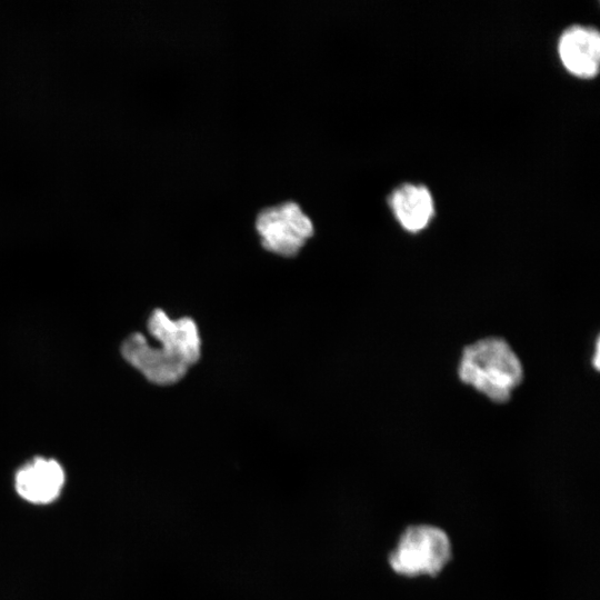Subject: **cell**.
Instances as JSON below:
<instances>
[{
  "label": "cell",
  "mask_w": 600,
  "mask_h": 600,
  "mask_svg": "<svg viewBox=\"0 0 600 600\" xmlns=\"http://www.w3.org/2000/svg\"><path fill=\"white\" fill-rule=\"evenodd\" d=\"M594 354H593V367L598 370L599 369V340L596 341V348H594Z\"/></svg>",
  "instance_id": "obj_8"
},
{
  "label": "cell",
  "mask_w": 600,
  "mask_h": 600,
  "mask_svg": "<svg viewBox=\"0 0 600 600\" xmlns=\"http://www.w3.org/2000/svg\"><path fill=\"white\" fill-rule=\"evenodd\" d=\"M262 246L277 254L292 257L313 233L311 219L294 201L262 209L256 219Z\"/></svg>",
  "instance_id": "obj_4"
},
{
  "label": "cell",
  "mask_w": 600,
  "mask_h": 600,
  "mask_svg": "<svg viewBox=\"0 0 600 600\" xmlns=\"http://www.w3.org/2000/svg\"><path fill=\"white\" fill-rule=\"evenodd\" d=\"M148 331L159 346H151L142 333L134 332L122 342V357L152 383L180 381L201 356L196 322L188 317L171 319L156 309L148 319Z\"/></svg>",
  "instance_id": "obj_1"
},
{
  "label": "cell",
  "mask_w": 600,
  "mask_h": 600,
  "mask_svg": "<svg viewBox=\"0 0 600 600\" xmlns=\"http://www.w3.org/2000/svg\"><path fill=\"white\" fill-rule=\"evenodd\" d=\"M459 379L489 400L507 402L521 383L520 359L502 338L490 337L467 346L459 360Z\"/></svg>",
  "instance_id": "obj_2"
},
{
  "label": "cell",
  "mask_w": 600,
  "mask_h": 600,
  "mask_svg": "<svg viewBox=\"0 0 600 600\" xmlns=\"http://www.w3.org/2000/svg\"><path fill=\"white\" fill-rule=\"evenodd\" d=\"M388 204L400 227L411 233L427 229L436 214L432 192L422 183H400L389 193Z\"/></svg>",
  "instance_id": "obj_6"
},
{
  "label": "cell",
  "mask_w": 600,
  "mask_h": 600,
  "mask_svg": "<svg viewBox=\"0 0 600 600\" xmlns=\"http://www.w3.org/2000/svg\"><path fill=\"white\" fill-rule=\"evenodd\" d=\"M557 51L563 68L579 79L594 78L600 68V32L590 24L573 23L560 33Z\"/></svg>",
  "instance_id": "obj_5"
},
{
  "label": "cell",
  "mask_w": 600,
  "mask_h": 600,
  "mask_svg": "<svg viewBox=\"0 0 600 600\" xmlns=\"http://www.w3.org/2000/svg\"><path fill=\"white\" fill-rule=\"evenodd\" d=\"M451 559L447 533L430 524L408 527L389 554V564L398 574L437 576Z\"/></svg>",
  "instance_id": "obj_3"
},
{
  "label": "cell",
  "mask_w": 600,
  "mask_h": 600,
  "mask_svg": "<svg viewBox=\"0 0 600 600\" xmlns=\"http://www.w3.org/2000/svg\"><path fill=\"white\" fill-rule=\"evenodd\" d=\"M64 483V471L53 459L36 458L16 474V489L23 499L33 503L54 500Z\"/></svg>",
  "instance_id": "obj_7"
}]
</instances>
